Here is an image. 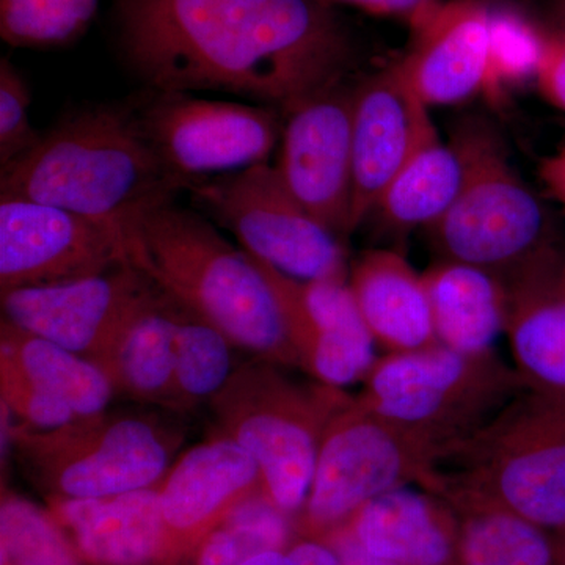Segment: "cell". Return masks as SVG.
I'll return each instance as SVG.
<instances>
[{"label":"cell","instance_id":"1","mask_svg":"<svg viewBox=\"0 0 565 565\" xmlns=\"http://www.w3.org/2000/svg\"><path fill=\"white\" fill-rule=\"evenodd\" d=\"M115 18L148 90L230 93L285 117L355 65L351 33L319 0H115Z\"/></svg>","mask_w":565,"mask_h":565},{"label":"cell","instance_id":"2","mask_svg":"<svg viewBox=\"0 0 565 565\" xmlns=\"http://www.w3.org/2000/svg\"><path fill=\"white\" fill-rule=\"evenodd\" d=\"M191 189L152 150L132 102L77 111L0 167V196L51 204L126 233L141 214Z\"/></svg>","mask_w":565,"mask_h":565},{"label":"cell","instance_id":"3","mask_svg":"<svg viewBox=\"0 0 565 565\" xmlns=\"http://www.w3.org/2000/svg\"><path fill=\"white\" fill-rule=\"evenodd\" d=\"M126 236L129 263L237 349L286 370L299 367L266 275L203 214L167 203L141 214Z\"/></svg>","mask_w":565,"mask_h":565},{"label":"cell","instance_id":"4","mask_svg":"<svg viewBox=\"0 0 565 565\" xmlns=\"http://www.w3.org/2000/svg\"><path fill=\"white\" fill-rule=\"evenodd\" d=\"M7 441L44 500H88L136 492L161 482L185 441L181 415L107 411L36 430L2 419Z\"/></svg>","mask_w":565,"mask_h":565},{"label":"cell","instance_id":"5","mask_svg":"<svg viewBox=\"0 0 565 565\" xmlns=\"http://www.w3.org/2000/svg\"><path fill=\"white\" fill-rule=\"evenodd\" d=\"M349 396L316 381H296L286 367L253 356L237 364L207 405L218 435L250 452L267 497L296 520L310 490L323 430Z\"/></svg>","mask_w":565,"mask_h":565},{"label":"cell","instance_id":"6","mask_svg":"<svg viewBox=\"0 0 565 565\" xmlns=\"http://www.w3.org/2000/svg\"><path fill=\"white\" fill-rule=\"evenodd\" d=\"M452 140L463 156L459 195L424 232L435 259L470 264L504 277L559 244L545 203L515 172L490 122H460Z\"/></svg>","mask_w":565,"mask_h":565},{"label":"cell","instance_id":"7","mask_svg":"<svg viewBox=\"0 0 565 565\" xmlns=\"http://www.w3.org/2000/svg\"><path fill=\"white\" fill-rule=\"evenodd\" d=\"M523 390L514 366L497 352L470 355L435 343L381 353L356 396L375 414L433 441L446 457Z\"/></svg>","mask_w":565,"mask_h":565},{"label":"cell","instance_id":"8","mask_svg":"<svg viewBox=\"0 0 565 565\" xmlns=\"http://www.w3.org/2000/svg\"><path fill=\"white\" fill-rule=\"evenodd\" d=\"M440 468L565 537V396L523 390Z\"/></svg>","mask_w":565,"mask_h":565},{"label":"cell","instance_id":"9","mask_svg":"<svg viewBox=\"0 0 565 565\" xmlns=\"http://www.w3.org/2000/svg\"><path fill=\"white\" fill-rule=\"evenodd\" d=\"M444 459V449L351 394L323 430L310 490L296 516L297 534L321 541L374 498L422 486Z\"/></svg>","mask_w":565,"mask_h":565},{"label":"cell","instance_id":"10","mask_svg":"<svg viewBox=\"0 0 565 565\" xmlns=\"http://www.w3.org/2000/svg\"><path fill=\"white\" fill-rule=\"evenodd\" d=\"M193 206L236 236L248 255L302 281H348L343 239L303 206L267 163L193 185Z\"/></svg>","mask_w":565,"mask_h":565},{"label":"cell","instance_id":"11","mask_svg":"<svg viewBox=\"0 0 565 565\" xmlns=\"http://www.w3.org/2000/svg\"><path fill=\"white\" fill-rule=\"evenodd\" d=\"M132 104L152 150L192 188L269 162L285 126L275 107L211 102L182 92L148 90Z\"/></svg>","mask_w":565,"mask_h":565},{"label":"cell","instance_id":"12","mask_svg":"<svg viewBox=\"0 0 565 565\" xmlns=\"http://www.w3.org/2000/svg\"><path fill=\"white\" fill-rule=\"evenodd\" d=\"M129 263L121 226L0 196V292L92 277Z\"/></svg>","mask_w":565,"mask_h":565},{"label":"cell","instance_id":"13","mask_svg":"<svg viewBox=\"0 0 565 565\" xmlns=\"http://www.w3.org/2000/svg\"><path fill=\"white\" fill-rule=\"evenodd\" d=\"M355 85L337 82L289 110L275 166L294 196L341 239L352 234Z\"/></svg>","mask_w":565,"mask_h":565},{"label":"cell","instance_id":"14","mask_svg":"<svg viewBox=\"0 0 565 565\" xmlns=\"http://www.w3.org/2000/svg\"><path fill=\"white\" fill-rule=\"evenodd\" d=\"M154 281L132 264L35 288L0 292L2 318L98 364Z\"/></svg>","mask_w":565,"mask_h":565},{"label":"cell","instance_id":"15","mask_svg":"<svg viewBox=\"0 0 565 565\" xmlns=\"http://www.w3.org/2000/svg\"><path fill=\"white\" fill-rule=\"evenodd\" d=\"M255 262L277 294L299 370L332 388L363 384L379 348L349 280H296Z\"/></svg>","mask_w":565,"mask_h":565},{"label":"cell","instance_id":"16","mask_svg":"<svg viewBox=\"0 0 565 565\" xmlns=\"http://www.w3.org/2000/svg\"><path fill=\"white\" fill-rule=\"evenodd\" d=\"M266 492L250 452L217 435L181 452L161 482V565H180L204 535Z\"/></svg>","mask_w":565,"mask_h":565},{"label":"cell","instance_id":"17","mask_svg":"<svg viewBox=\"0 0 565 565\" xmlns=\"http://www.w3.org/2000/svg\"><path fill=\"white\" fill-rule=\"evenodd\" d=\"M435 129L429 107L396 63L355 85L352 233L367 222L390 182Z\"/></svg>","mask_w":565,"mask_h":565},{"label":"cell","instance_id":"18","mask_svg":"<svg viewBox=\"0 0 565 565\" xmlns=\"http://www.w3.org/2000/svg\"><path fill=\"white\" fill-rule=\"evenodd\" d=\"M501 278L516 374L527 390L565 396V245L546 248Z\"/></svg>","mask_w":565,"mask_h":565},{"label":"cell","instance_id":"19","mask_svg":"<svg viewBox=\"0 0 565 565\" xmlns=\"http://www.w3.org/2000/svg\"><path fill=\"white\" fill-rule=\"evenodd\" d=\"M490 6L444 0L418 28L403 58L394 62L427 107L455 106L484 92Z\"/></svg>","mask_w":565,"mask_h":565},{"label":"cell","instance_id":"20","mask_svg":"<svg viewBox=\"0 0 565 565\" xmlns=\"http://www.w3.org/2000/svg\"><path fill=\"white\" fill-rule=\"evenodd\" d=\"M161 482L88 500L50 498L46 508L85 565H161Z\"/></svg>","mask_w":565,"mask_h":565},{"label":"cell","instance_id":"21","mask_svg":"<svg viewBox=\"0 0 565 565\" xmlns=\"http://www.w3.org/2000/svg\"><path fill=\"white\" fill-rule=\"evenodd\" d=\"M414 486L374 498L341 527L367 552L397 564L460 565L455 508L434 490Z\"/></svg>","mask_w":565,"mask_h":565},{"label":"cell","instance_id":"22","mask_svg":"<svg viewBox=\"0 0 565 565\" xmlns=\"http://www.w3.org/2000/svg\"><path fill=\"white\" fill-rule=\"evenodd\" d=\"M349 286L382 353L438 343L423 273L397 248L364 252L351 264Z\"/></svg>","mask_w":565,"mask_h":565},{"label":"cell","instance_id":"23","mask_svg":"<svg viewBox=\"0 0 565 565\" xmlns=\"http://www.w3.org/2000/svg\"><path fill=\"white\" fill-rule=\"evenodd\" d=\"M178 311L180 302L154 282L99 363L117 396L181 415L174 382Z\"/></svg>","mask_w":565,"mask_h":565},{"label":"cell","instance_id":"24","mask_svg":"<svg viewBox=\"0 0 565 565\" xmlns=\"http://www.w3.org/2000/svg\"><path fill=\"white\" fill-rule=\"evenodd\" d=\"M422 486L441 494L455 508L460 565H561L556 535L440 467Z\"/></svg>","mask_w":565,"mask_h":565},{"label":"cell","instance_id":"25","mask_svg":"<svg viewBox=\"0 0 565 565\" xmlns=\"http://www.w3.org/2000/svg\"><path fill=\"white\" fill-rule=\"evenodd\" d=\"M435 337L452 351L494 353L505 334L508 292L500 275L470 264L435 259L423 273Z\"/></svg>","mask_w":565,"mask_h":565},{"label":"cell","instance_id":"26","mask_svg":"<svg viewBox=\"0 0 565 565\" xmlns=\"http://www.w3.org/2000/svg\"><path fill=\"white\" fill-rule=\"evenodd\" d=\"M463 178L462 152L435 129L390 182L367 222L396 241L426 232L455 203Z\"/></svg>","mask_w":565,"mask_h":565},{"label":"cell","instance_id":"27","mask_svg":"<svg viewBox=\"0 0 565 565\" xmlns=\"http://www.w3.org/2000/svg\"><path fill=\"white\" fill-rule=\"evenodd\" d=\"M0 352L7 353L33 384L70 407L77 418L107 411L117 396L98 364L3 318Z\"/></svg>","mask_w":565,"mask_h":565},{"label":"cell","instance_id":"28","mask_svg":"<svg viewBox=\"0 0 565 565\" xmlns=\"http://www.w3.org/2000/svg\"><path fill=\"white\" fill-rule=\"evenodd\" d=\"M233 348L222 330L180 303L174 329V382L181 415L210 403L237 364Z\"/></svg>","mask_w":565,"mask_h":565},{"label":"cell","instance_id":"29","mask_svg":"<svg viewBox=\"0 0 565 565\" xmlns=\"http://www.w3.org/2000/svg\"><path fill=\"white\" fill-rule=\"evenodd\" d=\"M297 539L296 520L264 492L245 501L204 535L180 565H241L259 553L285 548Z\"/></svg>","mask_w":565,"mask_h":565},{"label":"cell","instance_id":"30","mask_svg":"<svg viewBox=\"0 0 565 565\" xmlns=\"http://www.w3.org/2000/svg\"><path fill=\"white\" fill-rule=\"evenodd\" d=\"M544 44L545 31L519 7L490 6L489 55L482 92L487 102L498 106L509 92L535 82Z\"/></svg>","mask_w":565,"mask_h":565},{"label":"cell","instance_id":"31","mask_svg":"<svg viewBox=\"0 0 565 565\" xmlns=\"http://www.w3.org/2000/svg\"><path fill=\"white\" fill-rule=\"evenodd\" d=\"M0 565H85L46 505L2 487Z\"/></svg>","mask_w":565,"mask_h":565},{"label":"cell","instance_id":"32","mask_svg":"<svg viewBox=\"0 0 565 565\" xmlns=\"http://www.w3.org/2000/svg\"><path fill=\"white\" fill-rule=\"evenodd\" d=\"M99 0H0V35L25 50H50L79 40Z\"/></svg>","mask_w":565,"mask_h":565},{"label":"cell","instance_id":"33","mask_svg":"<svg viewBox=\"0 0 565 565\" xmlns=\"http://www.w3.org/2000/svg\"><path fill=\"white\" fill-rule=\"evenodd\" d=\"M0 396L11 418L32 429H55L77 419L70 407L33 384L3 352H0Z\"/></svg>","mask_w":565,"mask_h":565},{"label":"cell","instance_id":"34","mask_svg":"<svg viewBox=\"0 0 565 565\" xmlns=\"http://www.w3.org/2000/svg\"><path fill=\"white\" fill-rule=\"evenodd\" d=\"M31 93L10 61L0 62V167L9 166L35 148L43 134L29 118Z\"/></svg>","mask_w":565,"mask_h":565},{"label":"cell","instance_id":"35","mask_svg":"<svg viewBox=\"0 0 565 565\" xmlns=\"http://www.w3.org/2000/svg\"><path fill=\"white\" fill-rule=\"evenodd\" d=\"M534 84L546 103L565 114V31H545L544 54Z\"/></svg>","mask_w":565,"mask_h":565},{"label":"cell","instance_id":"36","mask_svg":"<svg viewBox=\"0 0 565 565\" xmlns=\"http://www.w3.org/2000/svg\"><path fill=\"white\" fill-rule=\"evenodd\" d=\"M326 6H349L375 14V17L393 18L404 21L411 29L418 28L444 0H319Z\"/></svg>","mask_w":565,"mask_h":565},{"label":"cell","instance_id":"37","mask_svg":"<svg viewBox=\"0 0 565 565\" xmlns=\"http://www.w3.org/2000/svg\"><path fill=\"white\" fill-rule=\"evenodd\" d=\"M241 565H338V559L326 542L299 537L285 548L259 553Z\"/></svg>","mask_w":565,"mask_h":565},{"label":"cell","instance_id":"38","mask_svg":"<svg viewBox=\"0 0 565 565\" xmlns=\"http://www.w3.org/2000/svg\"><path fill=\"white\" fill-rule=\"evenodd\" d=\"M321 541L333 550L338 565H403L367 552L344 527H338Z\"/></svg>","mask_w":565,"mask_h":565},{"label":"cell","instance_id":"39","mask_svg":"<svg viewBox=\"0 0 565 565\" xmlns=\"http://www.w3.org/2000/svg\"><path fill=\"white\" fill-rule=\"evenodd\" d=\"M541 180L550 195L565 210V145L542 161Z\"/></svg>","mask_w":565,"mask_h":565},{"label":"cell","instance_id":"40","mask_svg":"<svg viewBox=\"0 0 565 565\" xmlns=\"http://www.w3.org/2000/svg\"><path fill=\"white\" fill-rule=\"evenodd\" d=\"M552 29L565 31V0H555L552 9Z\"/></svg>","mask_w":565,"mask_h":565},{"label":"cell","instance_id":"41","mask_svg":"<svg viewBox=\"0 0 565 565\" xmlns=\"http://www.w3.org/2000/svg\"><path fill=\"white\" fill-rule=\"evenodd\" d=\"M478 2H484L487 6H498V3H504V6H523V3L527 2V0H478Z\"/></svg>","mask_w":565,"mask_h":565},{"label":"cell","instance_id":"42","mask_svg":"<svg viewBox=\"0 0 565 565\" xmlns=\"http://www.w3.org/2000/svg\"><path fill=\"white\" fill-rule=\"evenodd\" d=\"M561 548V565H565V539L564 541H559Z\"/></svg>","mask_w":565,"mask_h":565}]
</instances>
